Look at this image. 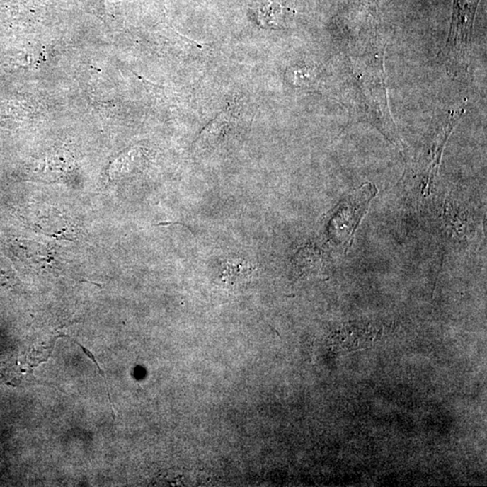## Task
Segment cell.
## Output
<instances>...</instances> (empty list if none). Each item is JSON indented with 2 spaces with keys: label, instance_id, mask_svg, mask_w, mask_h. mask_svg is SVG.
<instances>
[{
  "label": "cell",
  "instance_id": "obj_1",
  "mask_svg": "<svg viewBox=\"0 0 487 487\" xmlns=\"http://www.w3.org/2000/svg\"><path fill=\"white\" fill-rule=\"evenodd\" d=\"M377 193L374 184L365 183L341 200L331 212L326 233L328 239L334 245L343 248L345 253L353 244L355 233Z\"/></svg>",
  "mask_w": 487,
  "mask_h": 487
},
{
  "label": "cell",
  "instance_id": "obj_2",
  "mask_svg": "<svg viewBox=\"0 0 487 487\" xmlns=\"http://www.w3.org/2000/svg\"><path fill=\"white\" fill-rule=\"evenodd\" d=\"M281 13L282 6L272 0H266L258 8L259 21L265 26L278 25Z\"/></svg>",
  "mask_w": 487,
  "mask_h": 487
}]
</instances>
